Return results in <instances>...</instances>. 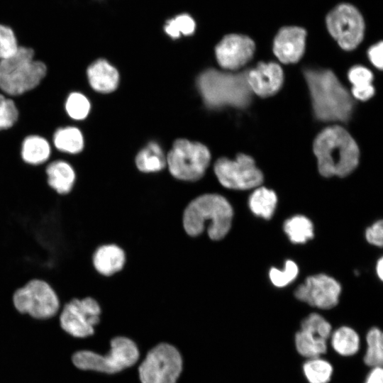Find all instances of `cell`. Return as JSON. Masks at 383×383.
<instances>
[{
  "label": "cell",
  "mask_w": 383,
  "mask_h": 383,
  "mask_svg": "<svg viewBox=\"0 0 383 383\" xmlns=\"http://www.w3.org/2000/svg\"><path fill=\"white\" fill-rule=\"evenodd\" d=\"M18 118V110L13 100L0 94V131L11 128Z\"/></svg>",
  "instance_id": "cell-32"
},
{
  "label": "cell",
  "mask_w": 383,
  "mask_h": 383,
  "mask_svg": "<svg viewBox=\"0 0 383 383\" xmlns=\"http://www.w3.org/2000/svg\"><path fill=\"white\" fill-rule=\"evenodd\" d=\"M376 272L380 280L383 279V258L380 257L376 265Z\"/></svg>",
  "instance_id": "cell-40"
},
{
  "label": "cell",
  "mask_w": 383,
  "mask_h": 383,
  "mask_svg": "<svg viewBox=\"0 0 383 383\" xmlns=\"http://www.w3.org/2000/svg\"><path fill=\"white\" fill-rule=\"evenodd\" d=\"M365 238L370 244L378 247L382 246L383 223L382 220L376 221L366 229Z\"/></svg>",
  "instance_id": "cell-36"
},
{
  "label": "cell",
  "mask_w": 383,
  "mask_h": 383,
  "mask_svg": "<svg viewBox=\"0 0 383 383\" xmlns=\"http://www.w3.org/2000/svg\"><path fill=\"white\" fill-rule=\"evenodd\" d=\"M125 262L124 251L116 244L99 245L91 255V265L94 271L104 277L112 276L121 270Z\"/></svg>",
  "instance_id": "cell-17"
},
{
  "label": "cell",
  "mask_w": 383,
  "mask_h": 383,
  "mask_svg": "<svg viewBox=\"0 0 383 383\" xmlns=\"http://www.w3.org/2000/svg\"><path fill=\"white\" fill-rule=\"evenodd\" d=\"M87 72L89 84L98 92L109 93L118 86V72L106 60H96L89 65Z\"/></svg>",
  "instance_id": "cell-19"
},
{
  "label": "cell",
  "mask_w": 383,
  "mask_h": 383,
  "mask_svg": "<svg viewBox=\"0 0 383 383\" xmlns=\"http://www.w3.org/2000/svg\"><path fill=\"white\" fill-rule=\"evenodd\" d=\"M284 231L290 241L303 244L313 237V226L309 218L303 215H296L285 221Z\"/></svg>",
  "instance_id": "cell-24"
},
{
  "label": "cell",
  "mask_w": 383,
  "mask_h": 383,
  "mask_svg": "<svg viewBox=\"0 0 383 383\" xmlns=\"http://www.w3.org/2000/svg\"><path fill=\"white\" fill-rule=\"evenodd\" d=\"M53 143L57 150L70 154H77L84 148L82 132L71 126L58 128L54 133Z\"/></svg>",
  "instance_id": "cell-25"
},
{
  "label": "cell",
  "mask_w": 383,
  "mask_h": 383,
  "mask_svg": "<svg viewBox=\"0 0 383 383\" xmlns=\"http://www.w3.org/2000/svg\"><path fill=\"white\" fill-rule=\"evenodd\" d=\"M50 146L49 143L39 135L26 137L21 147L23 160L30 165H40L45 163L50 157Z\"/></svg>",
  "instance_id": "cell-20"
},
{
  "label": "cell",
  "mask_w": 383,
  "mask_h": 383,
  "mask_svg": "<svg viewBox=\"0 0 383 383\" xmlns=\"http://www.w3.org/2000/svg\"><path fill=\"white\" fill-rule=\"evenodd\" d=\"M166 162L162 150L154 142H150L142 149L135 157L138 169L143 172L160 171L165 167Z\"/></svg>",
  "instance_id": "cell-23"
},
{
  "label": "cell",
  "mask_w": 383,
  "mask_h": 383,
  "mask_svg": "<svg viewBox=\"0 0 383 383\" xmlns=\"http://www.w3.org/2000/svg\"><path fill=\"white\" fill-rule=\"evenodd\" d=\"M18 48L12 29L0 25V60L10 57L16 52Z\"/></svg>",
  "instance_id": "cell-33"
},
{
  "label": "cell",
  "mask_w": 383,
  "mask_h": 383,
  "mask_svg": "<svg viewBox=\"0 0 383 383\" xmlns=\"http://www.w3.org/2000/svg\"><path fill=\"white\" fill-rule=\"evenodd\" d=\"M313 152L320 174L326 177H345L359 162V149L353 138L343 128H326L316 138Z\"/></svg>",
  "instance_id": "cell-1"
},
{
  "label": "cell",
  "mask_w": 383,
  "mask_h": 383,
  "mask_svg": "<svg viewBox=\"0 0 383 383\" xmlns=\"http://www.w3.org/2000/svg\"><path fill=\"white\" fill-rule=\"evenodd\" d=\"M382 42L372 45L368 50V57L371 62L377 68H382Z\"/></svg>",
  "instance_id": "cell-37"
},
{
  "label": "cell",
  "mask_w": 383,
  "mask_h": 383,
  "mask_svg": "<svg viewBox=\"0 0 383 383\" xmlns=\"http://www.w3.org/2000/svg\"><path fill=\"white\" fill-rule=\"evenodd\" d=\"M367 348L364 357L365 363L370 367H381L383 361V336L377 328H371L366 337Z\"/></svg>",
  "instance_id": "cell-28"
},
{
  "label": "cell",
  "mask_w": 383,
  "mask_h": 383,
  "mask_svg": "<svg viewBox=\"0 0 383 383\" xmlns=\"http://www.w3.org/2000/svg\"><path fill=\"white\" fill-rule=\"evenodd\" d=\"M12 304L20 314L37 321H48L57 316L62 304L53 287L46 281L34 278L16 289Z\"/></svg>",
  "instance_id": "cell-6"
},
{
  "label": "cell",
  "mask_w": 383,
  "mask_h": 383,
  "mask_svg": "<svg viewBox=\"0 0 383 383\" xmlns=\"http://www.w3.org/2000/svg\"><path fill=\"white\" fill-rule=\"evenodd\" d=\"M196 28L194 19L187 14H181L174 18L167 21L165 26V31L170 37L177 38L181 34L192 35Z\"/></svg>",
  "instance_id": "cell-30"
},
{
  "label": "cell",
  "mask_w": 383,
  "mask_h": 383,
  "mask_svg": "<svg viewBox=\"0 0 383 383\" xmlns=\"http://www.w3.org/2000/svg\"><path fill=\"white\" fill-rule=\"evenodd\" d=\"M210 160V152L205 145L187 139L175 140L166 158L171 174L189 182L203 177Z\"/></svg>",
  "instance_id": "cell-8"
},
{
  "label": "cell",
  "mask_w": 383,
  "mask_h": 383,
  "mask_svg": "<svg viewBox=\"0 0 383 383\" xmlns=\"http://www.w3.org/2000/svg\"><path fill=\"white\" fill-rule=\"evenodd\" d=\"M306 32L300 27H283L273 43V51L283 63H294L300 60L305 48Z\"/></svg>",
  "instance_id": "cell-15"
},
{
  "label": "cell",
  "mask_w": 383,
  "mask_h": 383,
  "mask_svg": "<svg viewBox=\"0 0 383 383\" xmlns=\"http://www.w3.org/2000/svg\"><path fill=\"white\" fill-rule=\"evenodd\" d=\"M46 183L58 195L70 194L77 182V174L73 167L64 160H55L49 163L44 171Z\"/></svg>",
  "instance_id": "cell-18"
},
{
  "label": "cell",
  "mask_w": 383,
  "mask_h": 383,
  "mask_svg": "<svg viewBox=\"0 0 383 383\" xmlns=\"http://www.w3.org/2000/svg\"><path fill=\"white\" fill-rule=\"evenodd\" d=\"M341 292L339 282L325 274L308 277L294 292L296 298L322 309H330L338 303Z\"/></svg>",
  "instance_id": "cell-13"
},
{
  "label": "cell",
  "mask_w": 383,
  "mask_h": 383,
  "mask_svg": "<svg viewBox=\"0 0 383 383\" xmlns=\"http://www.w3.org/2000/svg\"><path fill=\"white\" fill-rule=\"evenodd\" d=\"M277 197L275 192L266 187L257 188L250 196V209L257 216L270 219L275 211Z\"/></svg>",
  "instance_id": "cell-22"
},
{
  "label": "cell",
  "mask_w": 383,
  "mask_h": 383,
  "mask_svg": "<svg viewBox=\"0 0 383 383\" xmlns=\"http://www.w3.org/2000/svg\"><path fill=\"white\" fill-rule=\"evenodd\" d=\"M198 86L206 104L211 106L231 105L243 108L251 101L247 72L234 74L208 70L199 77Z\"/></svg>",
  "instance_id": "cell-5"
},
{
  "label": "cell",
  "mask_w": 383,
  "mask_h": 383,
  "mask_svg": "<svg viewBox=\"0 0 383 383\" xmlns=\"http://www.w3.org/2000/svg\"><path fill=\"white\" fill-rule=\"evenodd\" d=\"M298 273L297 265L294 261L288 260L285 262L282 270L272 267L269 271V277L274 286L284 287L292 282L296 278Z\"/></svg>",
  "instance_id": "cell-31"
},
{
  "label": "cell",
  "mask_w": 383,
  "mask_h": 383,
  "mask_svg": "<svg viewBox=\"0 0 383 383\" xmlns=\"http://www.w3.org/2000/svg\"><path fill=\"white\" fill-rule=\"evenodd\" d=\"M365 383H383V370L382 367H374L369 373Z\"/></svg>",
  "instance_id": "cell-39"
},
{
  "label": "cell",
  "mask_w": 383,
  "mask_h": 383,
  "mask_svg": "<svg viewBox=\"0 0 383 383\" xmlns=\"http://www.w3.org/2000/svg\"><path fill=\"white\" fill-rule=\"evenodd\" d=\"M352 93L356 99L365 101L373 96L374 94V89L372 84L359 87H353Z\"/></svg>",
  "instance_id": "cell-38"
},
{
  "label": "cell",
  "mask_w": 383,
  "mask_h": 383,
  "mask_svg": "<svg viewBox=\"0 0 383 383\" xmlns=\"http://www.w3.org/2000/svg\"><path fill=\"white\" fill-rule=\"evenodd\" d=\"M34 51L19 47L16 52L0 60V89L9 95L17 96L35 88L45 77L46 65L34 60Z\"/></svg>",
  "instance_id": "cell-4"
},
{
  "label": "cell",
  "mask_w": 383,
  "mask_h": 383,
  "mask_svg": "<svg viewBox=\"0 0 383 383\" xmlns=\"http://www.w3.org/2000/svg\"><path fill=\"white\" fill-rule=\"evenodd\" d=\"M349 80L353 84V87H359L372 84L373 79L372 72L362 66L353 67L348 73Z\"/></svg>",
  "instance_id": "cell-35"
},
{
  "label": "cell",
  "mask_w": 383,
  "mask_h": 383,
  "mask_svg": "<svg viewBox=\"0 0 383 383\" xmlns=\"http://www.w3.org/2000/svg\"><path fill=\"white\" fill-rule=\"evenodd\" d=\"M304 76L316 118L321 121H348L353 112V101L333 72L307 69Z\"/></svg>",
  "instance_id": "cell-2"
},
{
  "label": "cell",
  "mask_w": 383,
  "mask_h": 383,
  "mask_svg": "<svg viewBox=\"0 0 383 383\" xmlns=\"http://www.w3.org/2000/svg\"><path fill=\"white\" fill-rule=\"evenodd\" d=\"M328 30L344 50L355 48L364 36L365 23L358 10L348 4L335 7L326 17Z\"/></svg>",
  "instance_id": "cell-12"
},
{
  "label": "cell",
  "mask_w": 383,
  "mask_h": 383,
  "mask_svg": "<svg viewBox=\"0 0 383 383\" xmlns=\"http://www.w3.org/2000/svg\"><path fill=\"white\" fill-rule=\"evenodd\" d=\"M331 345L338 354L343 356L353 355L359 350V335L353 328L342 326L331 335Z\"/></svg>",
  "instance_id": "cell-26"
},
{
  "label": "cell",
  "mask_w": 383,
  "mask_h": 383,
  "mask_svg": "<svg viewBox=\"0 0 383 383\" xmlns=\"http://www.w3.org/2000/svg\"><path fill=\"white\" fill-rule=\"evenodd\" d=\"M233 216V208L225 197L217 194H205L187 206L182 223L185 232L193 237L202 233L208 223L209 237L219 240L229 232Z\"/></svg>",
  "instance_id": "cell-3"
},
{
  "label": "cell",
  "mask_w": 383,
  "mask_h": 383,
  "mask_svg": "<svg viewBox=\"0 0 383 383\" xmlns=\"http://www.w3.org/2000/svg\"><path fill=\"white\" fill-rule=\"evenodd\" d=\"M255 43L248 36L230 34L216 45V57L220 66L227 70H236L245 65L252 57Z\"/></svg>",
  "instance_id": "cell-14"
},
{
  "label": "cell",
  "mask_w": 383,
  "mask_h": 383,
  "mask_svg": "<svg viewBox=\"0 0 383 383\" xmlns=\"http://www.w3.org/2000/svg\"><path fill=\"white\" fill-rule=\"evenodd\" d=\"M214 172L219 182L231 189L255 188L263 181L262 173L256 167L253 159L244 154L238 155L235 160L218 159L214 164Z\"/></svg>",
  "instance_id": "cell-11"
},
{
  "label": "cell",
  "mask_w": 383,
  "mask_h": 383,
  "mask_svg": "<svg viewBox=\"0 0 383 383\" xmlns=\"http://www.w3.org/2000/svg\"><path fill=\"white\" fill-rule=\"evenodd\" d=\"M101 308L98 300L87 296L72 298L63 304L57 315L60 328L75 338H87L94 334L100 322Z\"/></svg>",
  "instance_id": "cell-10"
},
{
  "label": "cell",
  "mask_w": 383,
  "mask_h": 383,
  "mask_svg": "<svg viewBox=\"0 0 383 383\" xmlns=\"http://www.w3.org/2000/svg\"><path fill=\"white\" fill-rule=\"evenodd\" d=\"M304 375L309 383H328L332 376L333 367L326 360L310 358L303 365Z\"/></svg>",
  "instance_id": "cell-27"
},
{
  "label": "cell",
  "mask_w": 383,
  "mask_h": 383,
  "mask_svg": "<svg viewBox=\"0 0 383 383\" xmlns=\"http://www.w3.org/2000/svg\"><path fill=\"white\" fill-rule=\"evenodd\" d=\"M65 110L70 118L74 120H82L89 112L90 103L84 94L72 92L66 100Z\"/></svg>",
  "instance_id": "cell-29"
},
{
  "label": "cell",
  "mask_w": 383,
  "mask_h": 383,
  "mask_svg": "<svg viewBox=\"0 0 383 383\" xmlns=\"http://www.w3.org/2000/svg\"><path fill=\"white\" fill-rule=\"evenodd\" d=\"M182 357L169 343L152 348L138 367L141 383H177L182 371Z\"/></svg>",
  "instance_id": "cell-9"
},
{
  "label": "cell",
  "mask_w": 383,
  "mask_h": 383,
  "mask_svg": "<svg viewBox=\"0 0 383 383\" xmlns=\"http://www.w3.org/2000/svg\"><path fill=\"white\" fill-rule=\"evenodd\" d=\"M301 328L316 331L326 340L331 334V326L329 322L316 313H311L304 318Z\"/></svg>",
  "instance_id": "cell-34"
},
{
  "label": "cell",
  "mask_w": 383,
  "mask_h": 383,
  "mask_svg": "<svg viewBox=\"0 0 383 383\" xmlns=\"http://www.w3.org/2000/svg\"><path fill=\"white\" fill-rule=\"evenodd\" d=\"M139 357L136 344L130 338L118 336L111 341V350L106 355L90 350H79L72 356L73 364L83 370L115 374L135 365Z\"/></svg>",
  "instance_id": "cell-7"
},
{
  "label": "cell",
  "mask_w": 383,
  "mask_h": 383,
  "mask_svg": "<svg viewBox=\"0 0 383 383\" xmlns=\"http://www.w3.org/2000/svg\"><path fill=\"white\" fill-rule=\"evenodd\" d=\"M247 80L252 91L267 97L277 93L283 82V72L279 65L274 62L259 63L256 67L247 72Z\"/></svg>",
  "instance_id": "cell-16"
},
{
  "label": "cell",
  "mask_w": 383,
  "mask_h": 383,
  "mask_svg": "<svg viewBox=\"0 0 383 383\" xmlns=\"http://www.w3.org/2000/svg\"><path fill=\"white\" fill-rule=\"evenodd\" d=\"M326 340L317 333L301 328L295 335L298 353L308 358L318 357L327 350Z\"/></svg>",
  "instance_id": "cell-21"
}]
</instances>
